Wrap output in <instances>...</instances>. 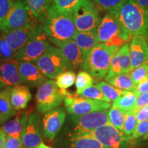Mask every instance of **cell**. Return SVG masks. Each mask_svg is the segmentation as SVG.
Returning a JSON list of instances; mask_svg holds the SVG:
<instances>
[{"instance_id":"1","label":"cell","mask_w":148,"mask_h":148,"mask_svg":"<svg viewBox=\"0 0 148 148\" xmlns=\"http://www.w3.org/2000/svg\"><path fill=\"white\" fill-rule=\"evenodd\" d=\"M42 25L49 41L56 47L73 38L77 32L73 13L59 11L53 5L48 11Z\"/></svg>"},{"instance_id":"2","label":"cell","mask_w":148,"mask_h":148,"mask_svg":"<svg viewBox=\"0 0 148 148\" xmlns=\"http://www.w3.org/2000/svg\"><path fill=\"white\" fill-rule=\"evenodd\" d=\"M133 36H142L148 42V13L136 0H123L112 11Z\"/></svg>"},{"instance_id":"3","label":"cell","mask_w":148,"mask_h":148,"mask_svg":"<svg viewBox=\"0 0 148 148\" xmlns=\"http://www.w3.org/2000/svg\"><path fill=\"white\" fill-rule=\"evenodd\" d=\"M106 124H111L108 110L96 111L82 115L69 114L58 136L74 139L81 134Z\"/></svg>"},{"instance_id":"4","label":"cell","mask_w":148,"mask_h":148,"mask_svg":"<svg viewBox=\"0 0 148 148\" xmlns=\"http://www.w3.org/2000/svg\"><path fill=\"white\" fill-rule=\"evenodd\" d=\"M119 48L113 45L99 42L85 55L81 68L92 77H106L111 60Z\"/></svg>"},{"instance_id":"5","label":"cell","mask_w":148,"mask_h":148,"mask_svg":"<svg viewBox=\"0 0 148 148\" xmlns=\"http://www.w3.org/2000/svg\"><path fill=\"white\" fill-rule=\"evenodd\" d=\"M99 42L121 47L131 38V35L112 12L100 19L95 29Z\"/></svg>"},{"instance_id":"6","label":"cell","mask_w":148,"mask_h":148,"mask_svg":"<svg viewBox=\"0 0 148 148\" xmlns=\"http://www.w3.org/2000/svg\"><path fill=\"white\" fill-rule=\"evenodd\" d=\"M48 79H53L60 74L73 71V67L60 49L51 44L36 62Z\"/></svg>"},{"instance_id":"7","label":"cell","mask_w":148,"mask_h":148,"mask_svg":"<svg viewBox=\"0 0 148 148\" xmlns=\"http://www.w3.org/2000/svg\"><path fill=\"white\" fill-rule=\"evenodd\" d=\"M69 94L66 90L59 88L53 79H48L37 90L35 100L36 110L40 114L58 108Z\"/></svg>"},{"instance_id":"8","label":"cell","mask_w":148,"mask_h":148,"mask_svg":"<svg viewBox=\"0 0 148 148\" xmlns=\"http://www.w3.org/2000/svg\"><path fill=\"white\" fill-rule=\"evenodd\" d=\"M83 137L95 138L106 148H129L132 140V136L126 134L112 124L102 125L81 134L76 138Z\"/></svg>"},{"instance_id":"9","label":"cell","mask_w":148,"mask_h":148,"mask_svg":"<svg viewBox=\"0 0 148 148\" xmlns=\"http://www.w3.org/2000/svg\"><path fill=\"white\" fill-rule=\"evenodd\" d=\"M51 44L44 30L42 23H38L32 36L25 45L16 53L15 58L18 61L36 63Z\"/></svg>"},{"instance_id":"10","label":"cell","mask_w":148,"mask_h":148,"mask_svg":"<svg viewBox=\"0 0 148 148\" xmlns=\"http://www.w3.org/2000/svg\"><path fill=\"white\" fill-rule=\"evenodd\" d=\"M77 31L95 30L100 21L99 10L92 0H83L72 12Z\"/></svg>"},{"instance_id":"11","label":"cell","mask_w":148,"mask_h":148,"mask_svg":"<svg viewBox=\"0 0 148 148\" xmlns=\"http://www.w3.org/2000/svg\"><path fill=\"white\" fill-rule=\"evenodd\" d=\"M32 21L28 6L25 0H14L10 11L2 21L0 22V32H5L14 30Z\"/></svg>"},{"instance_id":"12","label":"cell","mask_w":148,"mask_h":148,"mask_svg":"<svg viewBox=\"0 0 148 148\" xmlns=\"http://www.w3.org/2000/svg\"><path fill=\"white\" fill-rule=\"evenodd\" d=\"M64 106L69 114L82 115L96 111L108 110L110 103L78 97L77 94L70 93L64 98Z\"/></svg>"},{"instance_id":"13","label":"cell","mask_w":148,"mask_h":148,"mask_svg":"<svg viewBox=\"0 0 148 148\" xmlns=\"http://www.w3.org/2000/svg\"><path fill=\"white\" fill-rule=\"evenodd\" d=\"M66 118V112L63 107H58L44 113L41 119V129L44 137L48 140L54 139L63 127Z\"/></svg>"},{"instance_id":"14","label":"cell","mask_w":148,"mask_h":148,"mask_svg":"<svg viewBox=\"0 0 148 148\" xmlns=\"http://www.w3.org/2000/svg\"><path fill=\"white\" fill-rule=\"evenodd\" d=\"M41 119L37 112L29 114L22 134V148H38L42 143Z\"/></svg>"},{"instance_id":"15","label":"cell","mask_w":148,"mask_h":148,"mask_svg":"<svg viewBox=\"0 0 148 148\" xmlns=\"http://www.w3.org/2000/svg\"><path fill=\"white\" fill-rule=\"evenodd\" d=\"M18 69L22 83L30 87L38 88L48 79L34 62L18 61Z\"/></svg>"},{"instance_id":"16","label":"cell","mask_w":148,"mask_h":148,"mask_svg":"<svg viewBox=\"0 0 148 148\" xmlns=\"http://www.w3.org/2000/svg\"><path fill=\"white\" fill-rule=\"evenodd\" d=\"M38 23L32 21L28 25L14 30L2 32L10 47L16 53L28 41L34 32Z\"/></svg>"},{"instance_id":"17","label":"cell","mask_w":148,"mask_h":148,"mask_svg":"<svg viewBox=\"0 0 148 148\" xmlns=\"http://www.w3.org/2000/svg\"><path fill=\"white\" fill-rule=\"evenodd\" d=\"M131 68L129 45H123L115 53L111 60L110 68L105 78H109L121 73H130Z\"/></svg>"},{"instance_id":"18","label":"cell","mask_w":148,"mask_h":148,"mask_svg":"<svg viewBox=\"0 0 148 148\" xmlns=\"http://www.w3.org/2000/svg\"><path fill=\"white\" fill-rule=\"evenodd\" d=\"M129 48L132 69H136L148 62V42L145 38L133 36Z\"/></svg>"},{"instance_id":"19","label":"cell","mask_w":148,"mask_h":148,"mask_svg":"<svg viewBox=\"0 0 148 148\" xmlns=\"http://www.w3.org/2000/svg\"><path fill=\"white\" fill-rule=\"evenodd\" d=\"M18 61L16 58L0 62V79L6 86L22 84L18 73Z\"/></svg>"},{"instance_id":"20","label":"cell","mask_w":148,"mask_h":148,"mask_svg":"<svg viewBox=\"0 0 148 148\" xmlns=\"http://www.w3.org/2000/svg\"><path fill=\"white\" fill-rule=\"evenodd\" d=\"M55 138V148H106L94 138L83 137L71 139L58 136Z\"/></svg>"},{"instance_id":"21","label":"cell","mask_w":148,"mask_h":148,"mask_svg":"<svg viewBox=\"0 0 148 148\" xmlns=\"http://www.w3.org/2000/svg\"><path fill=\"white\" fill-rule=\"evenodd\" d=\"M56 47L60 49L73 69H77L82 66L84 56L73 38L61 42Z\"/></svg>"},{"instance_id":"22","label":"cell","mask_w":148,"mask_h":148,"mask_svg":"<svg viewBox=\"0 0 148 148\" xmlns=\"http://www.w3.org/2000/svg\"><path fill=\"white\" fill-rule=\"evenodd\" d=\"M29 114L28 110L21 112L16 115L14 119L5 122L0 127L4 131L7 136L21 138Z\"/></svg>"},{"instance_id":"23","label":"cell","mask_w":148,"mask_h":148,"mask_svg":"<svg viewBox=\"0 0 148 148\" xmlns=\"http://www.w3.org/2000/svg\"><path fill=\"white\" fill-rule=\"evenodd\" d=\"M32 99V93L27 85H16L12 88L10 103L16 112L25 108Z\"/></svg>"},{"instance_id":"24","label":"cell","mask_w":148,"mask_h":148,"mask_svg":"<svg viewBox=\"0 0 148 148\" xmlns=\"http://www.w3.org/2000/svg\"><path fill=\"white\" fill-rule=\"evenodd\" d=\"M32 21L40 23L43 22L48 11L52 5L53 0H25Z\"/></svg>"},{"instance_id":"25","label":"cell","mask_w":148,"mask_h":148,"mask_svg":"<svg viewBox=\"0 0 148 148\" xmlns=\"http://www.w3.org/2000/svg\"><path fill=\"white\" fill-rule=\"evenodd\" d=\"M12 86H5L0 90V125L16 115V111L10 103Z\"/></svg>"},{"instance_id":"26","label":"cell","mask_w":148,"mask_h":148,"mask_svg":"<svg viewBox=\"0 0 148 148\" xmlns=\"http://www.w3.org/2000/svg\"><path fill=\"white\" fill-rule=\"evenodd\" d=\"M73 40L78 45L84 56L90 49L99 43L95 30L88 32L77 31L73 37Z\"/></svg>"},{"instance_id":"27","label":"cell","mask_w":148,"mask_h":148,"mask_svg":"<svg viewBox=\"0 0 148 148\" xmlns=\"http://www.w3.org/2000/svg\"><path fill=\"white\" fill-rule=\"evenodd\" d=\"M137 96L131 90H124L122 95L112 103V106L125 112L134 111Z\"/></svg>"},{"instance_id":"28","label":"cell","mask_w":148,"mask_h":148,"mask_svg":"<svg viewBox=\"0 0 148 148\" xmlns=\"http://www.w3.org/2000/svg\"><path fill=\"white\" fill-rule=\"evenodd\" d=\"M106 81L114 87L123 90L132 91L135 87V84L130 73H121L114 75L109 78H106Z\"/></svg>"},{"instance_id":"29","label":"cell","mask_w":148,"mask_h":148,"mask_svg":"<svg viewBox=\"0 0 148 148\" xmlns=\"http://www.w3.org/2000/svg\"><path fill=\"white\" fill-rule=\"evenodd\" d=\"M93 83L94 79L90 73L85 71H79L75 82L77 95H79L86 88L93 85Z\"/></svg>"},{"instance_id":"30","label":"cell","mask_w":148,"mask_h":148,"mask_svg":"<svg viewBox=\"0 0 148 148\" xmlns=\"http://www.w3.org/2000/svg\"><path fill=\"white\" fill-rule=\"evenodd\" d=\"M97 86L100 88L103 95L108 99L109 101H114L122 95L124 90L114 87L113 86L106 82L98 83Z\"/></svg>"},{"instance_id":"31","label":"cell","mask_w":148,"mask_h":148,"mask_svg":"<svg viewBox=\"0 0 148 148\" xmlns=\"http://www.w3.org/2000/svg\"><path fill=\"white\" fill-rule=\"evenodd\" d=\"M76 75L73 71H68L60 74L56 77V84L59 88L66 90L75 82Z\"/></svg>"},{"instance_id":"32","label":"cell","mask_w":148,"mask_h":148,"mask_svg":"<svg viewBox=\"0 0 148 148\" xmlns=\"http://www.w3.org/2000/svg\"><path fill=\"white\" fill-rule=\"evenodd\" d=\"M125 113L126 112L113 106L110 107L108 110V117L111 124L123 132Z\"/></svg>"},{"instance_id":"33","label":"cell","mask_w":148,"mask_h":148,"mask_svg":"<svg viewBox=\"0 0 148 148\" xmlns=\"http://www.w3.org/2000/svg\"><path fill=\"white\" fill-rule=\"evenodd\" d=\"M81 97L86 98V99H93V100H98L101 101H106V102L110 103V101L107 98L103 95V94L101 92L98 86L96 85H92L89 87L86 88L83 91L81 92L79 95Z\"/></svg>"},{"instance_id":"34","label":"cell","mask_w":148,"mask_h":148,"mask_svg":"<svg viewBox=\"0 0 148 148\" xmlns=\"http://www.w3.org/2000/svg\"><path fill=\"white\" fill-rule=\"evenodd\" d=\"M16 54L5 40L3 33L0 32V62L15 58Z\"/></svg>"},{"instance_id":"35","label":"cell","mask_w":148,"mask_h":148,"mask_svg":"<svg viewBox=\"0 0 148 148\" xmlns=\"http://www.w3.org/2000/svg\"><path fill=\"white\" fill-rule=\"evenodd\" d=\"M138 123V121L135 112L130 111L126 112L124 123H123V132L129 136H132L136 130Z\"/></svg>"},{"instance_id":"36","label":"cell","mask_w":148,"mask_h":148,"mask_svg":"<svg viewBox=\"0 0 148 148\" xmlns=\"http://www.w3.org/2000/svg\"><path fill=\"white\" fill-rule=\"evenodd\" d=\"M83 0H53L52 5L62 12H73L74 8Z\"/></svg>"},{"instance_id":"37","label":"cell","mask_w":148,"mask_h":148,"mask_svg":"<svg viewBox=\"0 0 148 148\" xmlns=\"http://www.w3.org/2000/svg\"><path fill=\"white\" fill-rule=\"evenodd\" d=\"M99 11L112 12L119 6L123 0H92Z\"/></svg>"},{"instance_id":"38","label":"cell","mask_w":148,"mask_h":148,"mask_svg":"<svg viewBox=\"0 0 148 148\" xmlns=\"http://www.w3.org/2000/svg\"><path fill=\"white\" fill-rule=\"evenodd\" d=\"M130 73L134 81L135 86L139 84L148 76V62L136 69H132Z\"/></svg>"},{"instance_id":"39","label":"cell","mask_w":148,"mask_h":148,"mask_svg":"<svg viewBox=\"0 0 148 148\" xmlns=\"http://www.w3.org/2000/svg\"><path fill=\"white\" fill-rule=\"evenodd\" d=\"M13 2L14 0H0V22L7 16Z\"/></svg>"},{"instance_id":"40","label":"cell","mask_w":148,"mask_h":148,"mask_svg":"<svg viewBox=\"0 0 148 148\" xmlns=\"http://www.w3.org/2000/svg\"><path fill=\"white\" fill-rule=\"evenodd\" d=\"M146 134H148V120L138 122L136 130L132 135V138H136Z\"/></svg>"},{"instance_id":"41","label":"cell","mask_w":148,"mask_h":148,"mask_svg":"<svg viewBox=\"0 0 148 148\" xmlns=\"http://www.w3.org/2000/svg\"><path fill=\"white\" fill-rule=\"evenodd\" d=\"M3 148H22L21 138L7 136Z\"/></svg>"},{"instance_id":"42","label":"cell","mask_w":148,"mask_h":148,"mask_svg":"<svg viewBox=\"0 0 148 148\" xmlns=\"http://www.w3.org/2000/svg\"><path fill=\"white\" fill-rule=\"evenodd\" d=\"M148 106V92L140 94L137 97L136 103V108L134 112H136L140 108Z\"/></svg>"},{"instance_id":"43","label":"cell","mask_w":148,"mask_h":148,"mask_svg":"<svg viewBox=\"0 0 148 148\" xmlns=\"http://www.w3.org/2000/svg\"><path fill=\"white\" fill-rule=\"evenodd\" d=\"M132 91L138 96L141 93L148 92V76L146 79H144L143 82H141L139 84L136 85Z\"/></svg>"},{"instance_id":"44","label":"cell","mask_w":148,"mask_h":148,"mask_svg":"<svg viewBox=\"0 0 148 148\" xmlns=\"http://www.w3.org/2000/svg\"><path fill=\"white\" fill-rule=\"evenodd\" d=\"M136 117H137V120L138 122L143 121H147L148 120V106H144L143 108H140L136 112Z\"/></svg>"},{"instance_id":"45","label":"cell","mask_w":148,"mask_h":148,"mask_svg":"<svg viewBox=\"0 0 148 148\" xmlns=\"http://www.w3.org/2000/svg\"><path fill=\"white\" fill-rule=\"evenodd\" d=\"M6 137L7 136L4 131L0 127V148H3L5 140H6Z\"/></svg>"},{"instance_id":"46","label":"cell","mask_w":148,"mask_h":148,"mask_svg":"<svg viewBox=\"0 0 148 148\" xmlns=\"http://www.w3.org/2000/svg\"><path fill=\"white\" fill-rule=\"evenodd\" d=\"M140 7L148 13V0H136Z\"/></svg>"},{"instance_id":"47","label":"cell","mask_w":148,"mask_h":148,"mask_svg":"<svg viewBox=\"0 0 148 148\" xmlns=\"http://www.w3.org/2000/svg\"><path fill=\"white\" fill-rule=\"evenodd\" d=\"M38 148H51V147H49V146H48V145H46L45 144H44L43 143H42L40 144L39 146H38Z\"/></svg>"},{"instance_id":"48","label":"cell","mask_w":148,"mask_h":148,"mask_svg":"<svg viewBox=\"0 0 148 148\" xmlns=\"http://www.w3.org/2000/svg\"><path fill=\"white\" fill-rule=\"evenodd\" d=\"M5 86H5V85L3 84L2 82H1V79H0V90H1V89H2V88L5 87Z\"/></svg>"}]
</instances>
